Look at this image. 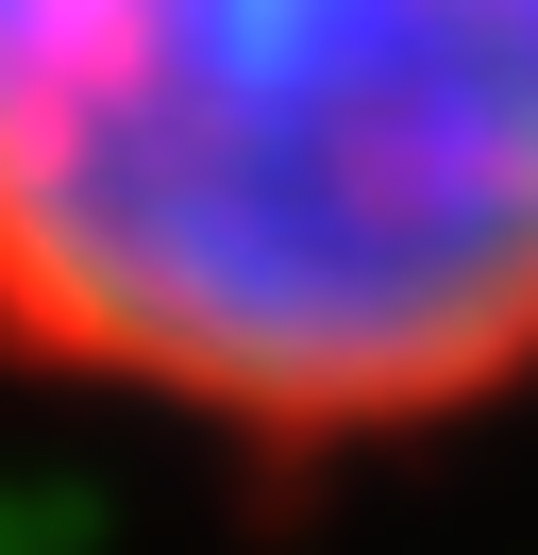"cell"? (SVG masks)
I'll use <instances>...</instances> for the list:
<instances>
[{
  "mask_svg": "<svg viewBox=\"0 0 538 555\" xmlns=\"http://www.w3.org/2000/svg\"><path fill=\"white\" fill-rule=\"evenodd\" d=\"M0 387L269 472L538 404V0H0Z\"/></svg>",
  "mask_w": 538,
  "mask_h": 555,
  "instance_id": "cell-1",
  "label": "cell"
}]
</instances>
